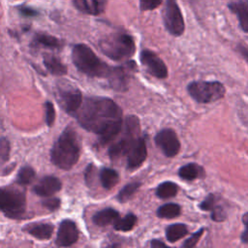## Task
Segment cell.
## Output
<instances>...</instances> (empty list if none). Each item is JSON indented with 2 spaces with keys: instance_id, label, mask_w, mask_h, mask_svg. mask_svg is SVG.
Returning <instances> with one entry per match:
<instances>
[{
  "instance_id": "cell-30",
  "label": "cell",
  "mask_w": 248,
  "mask_h": 248,
  "mask_svg": "<svg viewBox=\"0 0 248 248\" xmlns=\"http://www.w3.org/2000/svg\"><path fill=\"white\" fill-rule=\"evenodd\" d=\"M10 155V142L6 138L0 139V164L5 163Z\"/></svg>"
},
{
  "instance_id": "cell-5",
  "label": "cell",
  "mask_w": 248,
  "mask_h": 248,
  "mask_svg": "<svg viewBox=\"0 0 248 248\" xmlns=\"http://www.w3.org/2000/svg\"><path fill=\"white\" fill-rule=\"evenodd\" d=\"M187 91L198 103L207 104L222 99L225 96L226 88L219 81L197 80L188 84Z\"/></svg>"
},
{
  "instance_id": "cell-11",
  "label": "cell",
  "mask_w": 248,
  "mask_h": 248,
  "mask_svg": "<svg viewBox=\"0 0 248 248\" xmlns=\"http://www.w3.org/2000/svg\"><path fill=\"white\" fill-rule=\"evenodd\" d=\"M140 59L141 64L147 69V71L158 78H165L168 76V69L164 61L153 51L149 49H143L140 52Z\"/></svg>"
},
{
  "instance_id": "cell-39",
  "label": "cell",
  "mask_w": 248,
  "mask_h": 248,
  "mask_svg": "<svg viewBox=\"0 0 248 248\" xmlns=\"http://www.w3.org/2000/svg\"><path fill=\"white\" fill-rule=\"evenodd\" d=\"M93 170H94V166L92 164H90L87 169H86V171H85V180H86V183L87 185H90L91 184V181H92V173H93Z\"/></svg>"
},
{
  "instance_id": "cell-40",
  "label": "cell",
  "mask_w": 248,
  "mask_h": 248,
  "mask_svg": "<svg viewBox=\"0 0 248 248\" xmlns=\"http://www.w3.org/2000/svg\"><path fill=\"white\" fill-rule=\"evenodd\" d=\"M237 50L239 51V53L244 57V59L247 61L248 63V48L245 47L244 46L242 45H238L237 46Z\"/></svg>"
},
{
  "instance_id": "cell-29",
  "label": "cell",
  "mask_w": 248,
  "mask_h": 248,
  "mask_svg": "<svg viewBox=\"0 0 248 248\" xmlns=\"http://www.w3.org/2000/svg\"><path fill=\"white\" fill-rule=\"evenodd\" d=\"M45 115H46V122L48 127H51L55 120V110L53 104L49 101L45 103Z\"/></svg>"
},
{
  "instance_id": "cell-24",
  "label": "cell",
  "mask_w": 248,
  "mask_h": 248,
  "mask_svg": "<svg viewBox=\"0 0 248 248\" xmlns=\"http://www.w3.org/2000/svg\"><path fill=\"white\" fill-rule=\"evenodd\" d=\"M178 191V186L171 181H165L161 184L156 189V195L160 199H169L172 198L176 195Z\"/></svg>"
},
{
  "instance_id": "cell-32",
  "label": "cell",
  "mask_w": 248,
  "mask_h": 248,
  "mask_svg": "<svg viewBox=\"0 0 248 248\" xmlns=\"http://www.w3.org/2000/svg\"><path fill=\"white\" fill-rule=\"evenodd\" d=\"M163 0H140V11H151L158 8Z\"/></svg>"
},
{
  "instance_id": "cell-8",
  "label": "cell",
  "mask_w": 248,
  "mask_h": 248,
  "mask_svg": "<svg viewBox=\"0 0 248 248\" xmlns=\"http://www.w3.org/2000/svg\"><path fill=\"white\" fill-rule=\"evenodd\" d=\"M56 98L62 108L70 113H76L82 104V96L79 89L68 81H60L57 84Z\"/></svg>"
},
{
  "instance_id": "cell-9",
  "label": "cell",
  "mask_w": 248,
  "mask_h": 248,
  "mask_svg": "<svg viewBox=\"0 0 248 248\" xmlns=\"http://www.w3.org/2000/svg\"><path fill=\"white\" fill-rule=\"evenodd\" d=\"M163 21L166 29L172 36H180L183 34L185 23L176 0H166L163 11Z\"/></svg>"
},
{
  "instance_id": "cell-13",
  "label": "cell",
  "mask_w": 248,
  "mask_h": 248,
  "mask_svg": "<svg viewBox=\"0 0 248 248\" xmlns=\"http://www.w3.org/2000/svg\"><path fill=\"white\" fill-rule=\"evenodd\" d=\"M127 166L130 170H134L142 165L147 156L146 144L143 138H138L127 153Z\"/></svg>"
},
{
  "instance_id": "cell-25",
  "label": "cell",
  "mask_w": 248,
  "mask_h": 248,
  "mask_svg": "<svg viewBox=\"0 0 248 248\" xmlns=\"http://www.w3.org/2000/svg\"><path fill=\"white\" fill-rule=\"evenodd\" d=\"M137 223V216L133 213H128L123 218H118L113 222V228L116 231L128 232L131 231Z\"/></svg>"
},
{
  "instance_id": "cell-10",
  "label": "cell",
  "mask_w": 248,
  "mask_h": 248,
  "mask_svg": "<svg viewBox=\"0 0 248 248\" xmlns=\"http://www.w3.org/2000/svg\"><path fill=\"white\" fill-rule=\"evenodd\" d=\"M155 143L167 157H174L180 150V141L172 129H163L155 136Z\"/></svg>"
},
{
  "instance_id": "cell-33",
  "label": "cell",
  "mask_w": 248,
  "mask_h": 248,
  "mask_svg": "<svg viewBox=\"0 0 248 248\" xmlns=\"http://www.w3.org/2000/svg\"><path fill=\"white\" fill-rule=\"evenodd\" d=\"M202 233H203V229L199 230L197 232L192 234V236H190L188 239H186L184 241V243L182 244V247L183 248H192V247L196 246L200 237L202 235Z\"/></svg>"
},
{
  "instance_id": "cell-27",
  "label": "cell",
  "mask_w": 248,
  "mask_h": 248,
  "mask_svg": "<svg viewBox=\"0 0 248 248\" xmlns=\"http://www.w3.org/2000/svg\"><path fill=\"white\" fill-rule=\"evenodd\" d=\"M140 186V182L135 181V182H131L128 183L127 185H125L118 193L117 195V199L119 202H124L126 201H128L129 199H131L133 197V195L138 191V189Z\"/></svg>"
},
{
  "instance_id": "cell-41",
  "label": "cell",
  "mask_w": 248,
  "mask_h": 248,
  "mask_svg": "<svg viewBox=\"0 0 248 248\" xmlns=\"http://www.w3.org/2000/svg\"><path fill=\"white\" fill-rule=\"evenodd\" d=\"M150 245H151V247H153V248H159V247H168L163 241H161V240H159V239H153L152 241H151V243H150Z\"/></svg>"
},
{
  "instance_id": "cell-3",
  "label": "cell",
  "mask_w": 248,
  "mask_h": 248,
  "mask_svg": "<svg viewBox=\"0 0 248 248\" xmlns=\"http://www.w3.org/2000/svg\"><path fill=\"white\" fill-rule=\"evenodd\" d=\"M72 60L79 72L93 78H108L111 70L89 46L83 44L76 45L73 47Z\"/></svg>"
},
{
  "instance_id": "cell-14",
  "label": "cell",
  "mask_w": 248,
  "mask_h": 248,
  "mask_svg": "<svg viewBox=\"0 0 248 248\" xmlns=\"http://www.w3.org/2000/svg\"><path fill=\"white\" fill-rule=\"evenodd\" d=\"M136 69V65L134 61L128 62L123 67L111 68L110 73L108 75V78L110 80V84L112 87L122 90L123 87H126L127 80L129 78V73Z\"/></svg>"
},
{
  "instance_id": "cell-38",
  "label": "cell",
  "mask_w": 248,
  "mask_h": 248,
  "mask_svg": "<svg viewBox=\"0 0 248 248\" xmlns=\"http://www.w3.org/2000/svg\"><path fill=\"white\" fill-rule=\"evenodd\" d=\"M242 222L244 224V231L240 236L243 243H248V212L242 216Z\"/></svg>"
},
{
  "instance_id": "cell-1",
  "label": "cell",
  "mask_w": 248,
  "mask_h": 248,
  "mask_svg": "<svg viewBox=\"0 0 248 248\" xmlns=\"http://www.w3.org/2000/svg\"><path fill=\"white\" fill-rule=\"evenodd\" d=\"M77 120L85 130L99 136L102 143L112 140L122 127V110L107 97H87L76 112Z\"/></svg>"
},
{
  "instance_id": "cell-34",
  "label": "cell",
  "mask_w": 248,
  "mask_h": 248,
  "mask_svg": "<svg viewBox=\"0 0 248 248\" xmlns=\"http://www.w3.org/2000/svg\"><path fill=\"white\" fill-rule=\"evenodd\" d=\"M211 219L215 222H222L226 219V212L220 205H215L211 209Z\"/></svg>"
},
{
  "instance_id": "cell-37",
  "label": "cell",
  "mask_w": 248,
  "mask_h": 248,
  "mask_svg": "<svg viewBox=\"0 0 248 248\" xmlns=\"http://www.w3.org/2000/svg\"><path fill=\"white\" fill-rule=\"evenodd\" d=\"M19 13L21 16H26V17H33V16H38V12L30 7H27V6H21L19 9H18Z\"/></svg>"
},
{
  "instance_id": "cell-28",
  "label": "cell",
  "mask_w": 248,
  "mask_h": 248,
  "mask_svg": "<svg viewBox=\"0 0 248 248\" xmlns=\"http://www.w3.org/2000/svg\"><path fill=\"white\" fill-rule=\"evenodd\" d=\"M36 172L33 168L29 166L22 167L16 175V182L20 185H27L33 181Z\"/></svg>"
},
{
  "instance_id": "cell-35",
  "label": "cell",
  "mask_w": 248,
  "mask_h": 248,
  "mask_svg": "<svg viewBox=\"0 0 248 248\" xmlns=\"http://www.w3.org/2000/svg\"><path fill=\"white\" fill-rule=\"evenodd\" d=\"M216 197L213 194H209L200 204V207L204 211H211V209L215 206Z\"/></svg>"
},
{
  "instance_id": "cell-12",
  "label": "cell",
  "mask_w": 248,
  "mask_h": 248,
  "mask_svg": "<svg viewBox=\"0 0 248 248\" xmlns=\"http://www.w3.org/2000/svg\"><path fill=\"white\" fill-rule=\"evenodd\" d=\"M78 238V230L75 222L72 220H63L58 228L56 236V244L60 247L71 246L77 242Z\"/></svg>"
},
{
  "instance_id": "cell-18",
  "label": "cell",
  "mask_w": 248,
  "mask_h": 248,
  "mask_svg": "<svg viewBox=\"0 0 248 248\" xmlns=\"http://www.w3.org/2000/svg\"><path fill=\"white\" fill-rule=\"evenodd\" d=\"M118 218L119 212L113 208L108 207L95 213L93 216V222L95 225L99 227H105L110 223H113Z\"/></svg>"
},
{
  "instance_id": "cell-36",
  "label": "cell",
  "mask_w": 248,
  "mask_h": 248,
  "mask_svg": "<svg viewBox=\"0 0 248 248\" xmlns=\"http://www.w3.org/2000/svg\"><path fill=\"white\" fill-rule=\"evenodd\" d=\"M42 203L46 208L49 210H55L60 206V200L57 198H50V199L44 200Z\"/></svg>"
},
{
  "instance_id": "cell-16",
  "label": "cell",
  "mask_w": 248,
  "mask_h": 248,
  "mask_svg": "<svg viewBox=\"0 0 248 248\" xmlns=\"http://www.w3.org/2000/svg\"><path fill=\"white\" fill-rule=\"evenodd\" d=\"M228 8L238 19L243 32L248 33V0H237L229 3Z\"/></svg>"
},
{
  "instance_id": "cell-4",
  "label": "cell",
  "mask_w": 248,
  "mask_h": 248,
  "mask_svg": "<svg viewBox=\"0 0 248 248\" xmlns=\"http://www.w3.org/2000/svg\"><path fill=\"white\" fill-rule=\"evenodd\" d=\"M99 47L105 55L115 61L131 57L136 50L134 39L125 33L106 36L99 42Z\"/></svg>"
},
{
  "instance_id": "cell-19",
  "label": "cell",
  "mask_w": 248,
  "mask_h": 248,
  "mask_svg": "<svg viewBox=\"0 0 248 248\" xmlns=\"http://www.w3.org/2000/svg\"><path fill=\"white\" fill-rule=\"evenodd\" d=\"M178 175L185 180L191 181L197 179L199 177H202L204 175V170L202 166L196 163H190L182 166L178 170Z\"/></svg>"
},
{
  "instance_id": "cell-31",
  "label": "cell",
  "mask_w": 248,
  "mask_h": 248,
  "mask_svg": "<svg viewBox=\"0 0 248 248\" xmlns=\"http://www.w3.org/2000/svg\"><path fill=\"white\" fill-rule=\"evenodd\" d=\"M74 3V6L81 13L84 14H90V15H94L93 13V9H92V5H90L88 3L87 0H72Z\"/></svg>"
},
{
  "instance_id": "cell-2",
  "label": "cell",
  "mask_w": 248,
  "mask_h": 248,
  "mask_svg": "<svg viewBox=\"0 0 248 248\" xmlns=\"http://www.w3.org/2000/svg\"><path fill=\"white\" fill-rule=\"evenodd\" d=\"M80 143L74 129L67 127L59 136L50 151V160L56 167L68 170L79 159Z\"/></svg>"
},
{
  "instance_id": "cell-26",
  "label": "cell",
  "mask_w": 248,
  "mask_h": 248,
  "mask_svg": "<svg viewBox=\"0 0 248 248\" xmlns=\"http://www.w3.org/2000/svg\"><path fill=\"white\" fill-rule=\"evenodd\" d=\"M180 206L176 203H166L161 205L157 210V215L160 218L172 219L180 214Z\"/></svg>"
},
{
  "instance_id": "cell-15",
  "label": "cell",
  "mask_w": 248,
  "mask_h": 248,
  "mask_svg": "<svg viewBox=\"0 0 248 248\" xmlns=\"http://www.w3.org/2000/svg\"><path fill=\"white\" fill-rule=\"evenodd\" d=\"M62 183L60 179L53 175L43 177L33 188L36 195L40 197H49L61 189Z\"/></svg>"
},
{
  "instance_id": "cell-20",
  "label": "cell",
  "mask_w": 248,
  "mask_h": 248,
  "mask_svg": "<svg viewBox=\"0 0 248 248\" xmlns=\"http://www.w3.org/2000/svg\"><path fill=\"white\" fill-rule=\"evenodd\" d=\"M44 64L46 70L54 76H64L67 74V67L60 61L59 58L51 54H45Z\"/></svg>"
},
{
  "instance_id": "cell-23",
  "label": "cell",
  "mask_w": 248,
  "mask_h": 248,
  "mask_svg": "<svg viewBox=\"0 0 248 248\" xmlns=\"http://www.w3.org/2000/svg\"><path fill=\"white\" fill-rule=\"evenodd\" d=\"M33 45L34 46H42L48 47V48H58L62 46V43L60 42L59 39H57L51 35L38 33L34 36Z\"/></svg>"
},
{
  "instance_id": "cell-17",
  "label": "cell",
  "mask_w": 248,
  "mask_h": 248,
  "mask_svg": "<svg viewBox=\"0 0 248 248\" xmlns=\"http://www.w3.org/2000/svg\"><path fill=\"white\" fill-rule=\"evenodd\" d=\"M26 231L32 236L41 239L46 240L50 238L53 232V226L47 223H40V224H31L26 228Z\"/></svg>"
},
{
  "instance_id": "cell-21",
  "label": "cell",
  "mask_w": 248,
  "mask_h": 248,
  "mask_svg": "<svg viewBox=\"0 0 248 248\" xmlns=\"http://www.w3.org/2000/svg\"><path fill=\"white\" fill-rule=\"evenodd\" d=\"M100 180L103 187L107 190H109L118 183L119 174L115 170L105 168L100 172Z\"/></svg>"
},
{
  "instance_id": "cell-22",
  "label": "cell",
  "mask_w": 248,
  "mask_h": 248,
  "mask_svg": "<svg viewBox=\"0 0 248 248\" xmlns=\"http://www.w3.org/2000/svg\"><path fill=\"white\" fill-rule=\"evenodd\" d=\"M188 233V229L186 225L181 223L171 224L166 230V237L170 242H175Z\"/></svg>"
},
{
  "instance_id": "cell-6",
  "label": "cell",
  "mask_w": 248,
  "mask_h": 248,
  "mask_svg": "<svg viewBox=\"0 0 248 248\" xmlns=\"http://www.w3.org/2000/svg\"><path fill=\"white\" fill-rule=\"evenodd\" d=\"M26 208V197L16 188H0V210L10 218H19Z\"/></svg>"
},
{
  "instance_id": "cell-7",
  "label": "cell",
  "mask_w": 248,
  "mask_h": 248,
  "mask_svg": "<svg viewBox=\"0 0 248 248\" xmlns=\"http://www.w3.org/2000/svg\"><path fill=\"white\" fill-rule=\"evenodd\" d=\"M140 121L135 115H130L126 118L124 124L123 137L114 142L108 149V155L111 159L119 158L128 153L131 146L139 138Z\"/></svg>"
}]
</instances>
